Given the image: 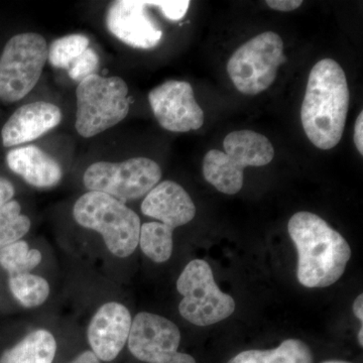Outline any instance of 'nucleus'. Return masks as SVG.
<instances>
[{
	"label": "nucleus",
	"mask_w": 363,
	"mask_h": 363,
	"mask_svg": "<svg viewBox=\"0 0 363 363\" xmlns=\"http://www.w3.org/2000/svg\"><path fill=\"white\" fill-rule=\"evenodd\" d=\"M357 338H358V342H359V345L363 346V327H362V328H360V330L359 332H358V336H357Z\"/></svg>",
	"instance_id": "31"
},
{
	"label": "nucleus",
	"mask_w": 363,
	"mask_h": 363,
	"mask_svg": "<svg viewBox=\"0 0 363 363\" xmlns=\"http://www.w3.org/2000/svg\"><path fill=\"white\" fill-rule=\"evenodd\" d=\"M298 252L297 277L306 288H326L345 272L351 248L345 238L311 212H298L288 223Z\"/></svg>",
	"instance_id": "2"
},
{
	"label": "nucleus",
	"mask_w": 363,
	"mask_h": 363,
	"mask_svg": "<svg viewBox=\"0 0 363 363\" xmlns=\"http://www.w3.org/2000/svg\"><path fill=\"white\" fill-rule=\"evenodd\" d=\"M147 6L157 7L164 18L169 21H181L187 13L191 2L189 0H162V1H145Z\"/></svg>",
	"instance_id": "25"
},
{
	"label": "nucleus",
	"mask_w": 363,
	"mask_h": 363,
	"mask_svg": "<svg viewBox=\"0 0 363 363\" xmlns=\"http://www.w3.org/2000/svg\"><path fill=\"white\" fill-rule=\"evenodd\" d=\"M350 92L343 69L332 59L313 67L308 79L301 121L310 142L320 150L335 147L342 138Z\"/></svg>",
	"instance_id": "1"
},
{
	"label": "nucleus",
	"mask_w": 363,
	"mask_h": 363,
	"mask_svg": "<svg viewBox=\"0 0 363 363\" xmlns=\"http://www.w3.org/2000/svg\"><path fill=\"white\" fill-rule=\"evenodd\" d=\"M353 313H354L355 317L359 320L360 322H363V295L358 296L355 298L354 303H353Z\"/></svg>",
	"instance_id": "30"
},
{
	"label": "nucleus",
	"mask_w": 363,
	"mask_h": 363,
	"mask_svg": "<svg viewBox=\"0 0 363 363\" xmlns=\"http://www.w3.org/2000/svg\"><path fill=\"white\" fill-rule=\"evenodd\" d=\"M131 323L130 310L121 303H105L98 308L88 325L87 339L100 362H111L118 357L128 344Z\"/></svg>",
	"instance_id": "13"
},
{
	"label": "nucleus",
	"mask_w": 363,
	"mask_h": 363,
	"mask_svg": "<svg viewBox=\"0 0 363 363\" xmlns=\"http://www.w3.org/2000/svg\"><path fill=\"white\" fill-rule=\"evenodd\" d=\"M70 363H101L99 358L91 350L84 351L80 353L75 359L72 360Z\"/></svg>",
	"instance_id": "29"
},
{
	"label": "nucleus",
	"mask_w": 363,
	"mask_h": 363,
	"mask_svg": "<svg viewBox=\"0 0 363 363\" xmlns=\"http://www.w3.org/2000/svg\"><path fill=\"white\" fill-rule=\"evenodd\" d=\"M48 61V44L39 33L13 35L0 56V100L14 104L39 82Z\"/></svg>",
	"instance_id": "7"
},
{
	"label": "nucleus",
	"mask_w": 363,
	"mask_h": 363,
	"mask_svg": "<svg viewBox=\"0 0 363 363\" xmlns=\"http://www.w3.org/2000/svg\"><path fill=\"white\" fill-rule=\"evenodd\" d=\"M61 121V109L57 105L45 101L23 105L2 128V145L13 147L33 142L56 128Z\"/></svg>",
	"instance_id": "14"
},
{
	"label": "nucleus",
	"mask_w": 363,
	"mask_h": 363,
	"mask_svg": "<svg viewBox=\"0 0 363 363\" xmlns=\"http://www.w3.org/2000/svg\"><path fill=\"white\" fill-rule=\"evenodd\" d=\"M149 101L157 123L172 133L197 130L204 124V112L196 101L190 83L167 81L149 93Z\"/></svg>",
	"instance_id": "11"
},
{
	"label": "nucleus",
	"mask_w": 363,
	"mask_h": 363,
	"mask_svg": "<svg viewBox=\"0 0 363 363\" xmlns=\"http://www.w3.org/2000/svg\"><path fill=\"white\" fill-rule=\"evenodd\" d=\"M225 152L211 150L203 161V176L219 192L234 195L242 189L245 169L264 167L274 157L271 140L252 130L233 131L223 140Z\"/></svg>",
	"instance_id": "4"
},
{
	"label": "nucleus",
	"mask_w": 363,
	"mask_h": 363,
	"mask_svg": "<svg viewBox=\"0 0 363 363\" xmlns=\"http://www.w3.org/2000/svg\"><path fill=\"white\" fill-rule=\"evenodd\" d=\"M323 363H351V362H323Z\"/></svg>",
	"instance_id": "32"
},
{
	"label": "nucleus",
	"mask_w": 363,
	"mask_h": 363,
	"mask_svg": "<svg viewBox=\"0 0 363 363\" xmlns=\"http://www.w3.org/2000/svg\"><path fill=\"white\" fill-rule=\"evenodd\" d=\"M6 162L11 171L33 187L52 188L63 178L61 164L37 145L9 150Z\"/></svg>",
	"instance_id": "16"
},
{
	"label": "nucleus",
	"mask_w": 363,
	"mask_h": 363,
	"mask_svg": "<svg viewBox=\"0 0 363 363\" xmlns=\"http://www.w3.org/2000/svg\"><path fill=\"white\" fill-rule=\"evenodd\" d=\"M363 111L360 112L354 124V145L360 155H363Z\"/></svg>",
	"instance_id": "28"
},
{
	"label": "nucleus",
	"mask_w": 363,
	"mask_h": 363,
	"mask_svg": "<svg viewBox=\"0 0 363 363\" xmlns=\"http://www.w3.org/2000/svg\"><path fill=\"white\" fill-rule=\"evenodd\" d=\"M32 221L21 213V205L11 200L0 206V250L11 243L23 240L30 231Z\"/></svg>",
	"instance_id": "22"
},
{
	"label": "nucleus",
	"mask_w": 363,
	"mask_h": 363,
	"mask_svg": "<svg viewBox=\"0 0 363 363\" xmlns=\"http://www.w3.org/2000/svg\"><path fill=\"white\" fill-rule=\"evenodd\" d=\"M73 217L79 225L99 233L114 257L125 259L138 247L140 216L111 196L88 191L74 205Z\"/></svg>",
	"instance_id": "3"
},
{
	"label": "nucleus",
	"mask_w": 363,
	"mask_h": 363,
	"mask_svg": "<svg viewBox=\"0 0 363 363\" xmlns=\"http://www.w3.org/2000/svg\"><path fill=\"white\" fill-rule=\"evenodd\" d=\"M57 341L51 332L37 329L7 348L0 355V363H52Z\"/></svg>",
	"instance_id": "17"
},
{
	"label": "nucleus",
	"mask_w": 363,
	"mask_h": 363,
	"mask_svg": "<svg viewBox=\"0 0 363 363\" xmlns=\"http://www.w3.org/2000/svg\"><path fill=\"white\" fill-rule=\"evenodd\" d=\"M181 332L171 320L150 312L136 314L131 323L128 350L145 363H197L187 353L179 352Z\"/></svg>",
	"instance_id": "10"
},
{
	"label": "nucleus",
	"mask_w": 363,
	"mask_h": 363,
	"mask_svg": "<svg viewBox=\"0 0 363 363\" xmlns=\"http://www.w3.org/2000/svg\"><path fill=\"white\" fill-rule=\"evenodd\" d=\"M227 363H313L311 350L298 339H286L271 350H247Z\"/></svg>",
	"instance_id": "18"
},
{
	"label": "nucleus",
	"mask_w": 363,
	"mask_h": 363,
	"mask_svg": "<svg viewBox=\"0 0 363 363\" xmlns=\"http://www.w3.org/2000/svg\"><path fill=\"white\" fill-rule=\"evenodd\" d=\"M286 61L281 38L274 32L262 33L236 50L227 63V73L240 93L257 95L274 82Z\"/></svg>",
	"instance_id": "8"
},
{
	"label": "nucleus",
	"mask_w": 363,
	"mask_h": 363,
	"mask_svg": "<svg viewBox=\"0 0 363 363\" xmlns=\"http://www.w3.org/2000/svg\"><path fill=\"white\" fill-rule=\"evenodd\" d=\"M9 289L18 304L28 309L45 304L51 294L49 281L32 272L9 276Z\"/></svg>",
	"instance_id": "19"
},
{
	"label": "nucleus",
	"mask_w": 363,
	"mask_h": 363,
	"mask_svg": "<svg viewBox=\"0 0 363 363\" xmlns=\"http://www.w3.org/2000/svg\"><path fill=\"white\" fill-rule=\"evenodd\" d=\"M98 67H99V57L97 52L91 48H88L84 52L72 62L67 71L72 80L80 83L89 76L95 75Z\"/></svg>",
	"instance_id": "24"
},
{
	"label": "nucleus",
	"mask_w": 363,
	"mask_h": 363,
	"mask_svg": "<svg viewBox=\"0 0 363 363\" xmlns=\"http://www.w3.org/2000/svg\"><path fill=\"white\" fill-rule=\"evenodd\" d=\"M177 290L183 296L179 305L181 316L196 326L218 323L235 310V301L216 285L211 267L205 260L189 262L177 281Z\"/></svg>",
	"instance_id": "6"
},
{
	"label": "nucleus",
	"mask_w": 363,
	"mask_h": 363,
	"mask_svg": "<svg viewBox=\"0 0 363 363\" xmlns=\"http://www.w3.org/2000/svg\"><path fill=\"white\" fill-rule=\"evenodd\" d=\"M76 99V130L86 138L113 128L130 112L128 86L117 76H89L79 83Z\"/></svg>",
	"instance_id": "5"
},
{
	"label": "nucleus",
	"mask_w": 363,
	"mask_h": 363,
	"mask_svg": "<svg viewBox=\"0 0 363 363\" xmlns=\"http://www.w3.org/2000/svg\"><path fill=\"white\" fill-rule=\"evenodd\" d=\"M161 179L159 164L140 157L121 162H94L86 169L83 184L89 191L104 193L125 203L147 196Z\"/></svg>",
	"instance_id": "9"
},
{
	"label": "nucleus",
	"mask_w": 363,
	"mask_h": 363,
	"mask_svg": "<svg viewBox=\"0 0 363 363\" xmlns=\"http://www.w3.org/2000/svg\"><path fill=\"white\" fill-rule=\"evenodd\" d=\"M145 1L119 0L106 13L109 32L124 44L135 49H154L160 44L162 30L147 13Z\"/></svg>",
	"instance_id": "12"
},
{
	"label": "nucleus",
	"mask_w": 363,
	"mask_h": 363,
	"mask_svg": "<svg viewBox=\"0 0 363 363\" xmlns=\"http://www.w3.org/2000/svg\"><path fill=\"white\" fill-rule=\"evenodd\" d=\"M174 230L160 222H147L140 227V242L142 252L157 264H164L173 255Z\"/></svg>",
	"instance_id": "20"
},
{
	"label": "nucleus",
	"mask_w": 363,
	"mask_h": 363,
	"mask_svg": "<svg viewBox=\"0 0 363 363\" xmlns=\"http://www.w3.org/2000/svg\"><path fill=\"white\" fill-rule=\"evenodd\" d=\"M145 216L175 230L194 219L196 206L192 198L174 181H164L152 189L142 203Z\"/></svg>",
	"instance_id": "15"
},
{
	"label": "nucleus",
	"mask_w": 363,
	"mask_h": 363,
	"mask_svg": "<svg viewBox=\"0 0 363 363\" xmlns=\"http://www.w3.org/2000/svg\"><path fill=\"white\" fill-rule=\"evenodd\" d=\"M43 255L30 248L26 240H18L0 250V267L9 276L30 272L42 262Z\"/></svg>",
	"instance_id": "21"
},
{
	"label": "nucleus",
	"mask_w": 363,
	"mask_h": 363,
	"mask_svg": "<svg viewBox=\"0 0 363 363\" xmlns=\"http://www.w3.org/2000/svg\"><path fill=\"white\" fill-rule=\"evenodd\" d=\"M267 6L274 11L289 13L296 11L303 4L302 0H267Z\"/></svg>",
	"instance_id": "26"
},
{
	"label": "nucleus",
	"mask_w": 363,
	"mask_h": 363,
	"mask_svg": "<svg viewBox=\"0 0 363 363\" xmlns=\"http://www.w3.org/2000/svg\"><path fill=\"white\" fill-rule=\"evenodd\" d=\"M16 188L11 181L0 177V206L13 199Z\"/></svg>",
	"instance_id": "27"
},
{
	"label": "nucleus",
	"mask_w": 363,
	"mask_h": 363,
	"mask_svg": "<svg viewBox=\"0 0 363 363\" xmlns=\"http://www.w3.org/2000/svg\"><path fill=\"white\" fill-rule=\"evenodd\" d=\"M89 44L86 35L78 33L60 38L48 48V61L55 68L67 70L72 62L89 48Z\"/></svg>",
	"instance_id": "23"
}]
</instances>
